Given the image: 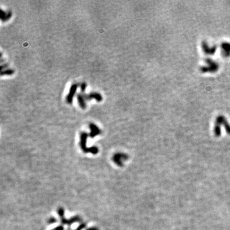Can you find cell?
Instances as JSON below:
<instances>
[{
    "label": "cell",
    "instance_id": "7",
    "mask_svg": "<svg viewBox=\"0 0 230 230\" xmlns=\"http://www.w3.org/2000/svg\"><path fill=\"white\" fill-rule=\"evenodd\" d=\"M89 127L91 129V133H89V136L91 138H93L95 137L96 135H98L101 134V130L94 124L91 123L89 125Z\"/></svg>",
    "mask_w": 230,
    "mask_h": 230
},
{
    "label": "cell",
    "instance_id": "3",
    "mask_svg": "<svg viewBox=\"0 0 230 230\" xmlns=\"http://www.w3.org/2000/svg\"><path fill=\"white\" fill-rule=\"evenodd\" d=\"M77 87H78V84H74L71 86V87L69 89V92L68 93L67 97H66V102H67V103L68 104L72 103L73 101L74 97L75 95V93H76Z\"/></svg>",
    "mask_w": 230,
    "mask_h": 230
},
{
    "label": "cell",
    "instance_id": "13",
    "mask_svg": "<svg viewBox=\"0 0 230 230\" xmlns=\"http://www.w3.org/2000/svg\"><path fill=\"white\" fill-rule=\"evenodd\" d=\"M55 221H56V220L54 219V218H51V220H50V221L51 223V222H52V223H53V222H55Z\"/></svg>",
    "mask_w": 230,
    "mask_h": 230
},
{
    "label": "cell",
    "instance_id": "6",
    "mask_svg": "<svg viewBox=\"0 0 230 230\" xmlns=\"http://www.w3.org/2000/svg\"><path fill=\"white\" fill-rule=\"evenodd\" d=\"M83 95L86 100H91L92 99H95L96 101L98 102H101L102 100L103 97L100 93L93 92L89 93L88 94H86L85 93H83Z\"/></svg>",
    "mask_w": 230,
    "mask_h": 230
},
{
    "label": "cell",
    "instance_id": "10",
    "mask_svg": "<svg viewBox=\"0 0 230 230\" xmlns=\"http://www.w3.org/2000/svg\"><path fill=\"white\" fill-rule=\"evenodd\" d=\"M77 99L78 100V102L79 104V106L81 108L83 109H85L86 108V100L85 99L84 96L82 94H78L77 95Z\"/></svg>",
    "mask_w": 230,
    "mask_h": 230
},
{
    "label": "cell",
    "instance_id": "8",
    "mask_svg": "<svg viewBox=\"0 0 230 230\" xmlns=\"http://www.w3.org/2000/svg\"><path fill=\"white\" fill-rule=\"evenodd\" d=\"M221 53L224 57H228L230 54V44L228 43H223L221 44Z\"/></svg>",
    "mask_w": 230,
    "mask_h": 230
},
{
    "label": "cell",
    "instance_id": "12",
    "mask_svg": "<svg viewBox=\"0 0 230 230\" xmlns=\"http://www.w3.org/2000/svg\"><path fill=\"white\" fill-rule=\"evenodd\" d=\"M86 87H87V84L85 83H82L80 85V88L81 89V91L83 92V93H84V92H85Z\"/></svg>",
    "mask_w": 230,
    "mask_h": 230
},
{
    "label": "cell",
    "instance_id": "1",
    "mask_svg": "<svg viewBox=\"0 0 230 230\" xmlns=\"http://www.w3.org/2000/svg\"><path fill=\"white\" fill-rule=\"evenodd\" d=\"M89 135L86 132H82L80 136V146L85 153H91L93 154H96L99 152V149L96 147H87V140Z\"/></svg>",
    "mask_w": 230,
    "mask_h": 230
},
{
    "label": "cell",
    "instance_id": "9",
    "mask_svg": "<svg viewBox=\"0 0 230 230\" xmlns=\"http://www.w3.org/2000/svg\"><path fill=\"white\" fill-rule=\"evenodd\" d=\"M12 16V13L10 11L6 12L2 10H1V13H0V18L2 21H6L9 20Z\"/></svg>",
    "mask_w": 230,
    "mask_h": 230
},
{
    "label": "cell",
    "instance_id": "4",
    "mask_svg": "<svg viewBox=\"0 0 230 230\" xmlns=\"http://www.w3.org/2000/svg\"><path fill=\"white\" fill-rule=\"evenodd\" d=\"M127 159V155L123 153H118L115 154L113 157V161L118 166H123V161H125Z\"/></svg>",
    "mask_w": 230,
    "mask_h": 230
},
{
    "label": "cell",
    "instance_id": "11",
    "mask_svg": "<svg viewBox=\"0 0 230 230\" xmlns=\"http://www.w3.org/2000/svg\"><path fill=\"white\" fill-rule=\"evenodd\" d=\"M14 73V71L11 69H7L5 70H3L1 72V76L4 75H11Z\"/></svg>",
    "mask_w": 230,
    "mask_h": 230
},
{
    "label": "cell",
    "instance_id": "5",
    "mask_svg": "<svg viewBox=\"0 0 230 230\" xmlns=\"http://www.w3.org/2000/svg\"><path fill=\"white\" fill-rule=\"evenodd\" d=\"M201 47L203 52L206 54H213L215 52L216 50V46H210L206 41L202 42Z\"/></svg>",
    "mask_w": 230,
    "mask_h": 230
},
{
    "label": "cell",
    "instance_id": "2",
    "mask_svg": "<svg viewBox=\"0 0 230 230\" xmlns=\"http://www.w3.org/2000/svg\"><path fill=\"white\" fill-rule=\"evenodd\" d=\"M206 65L201 66L200 71L202 73H214L216 72L218 69V65L215 61L212 59L207 58L205 59Z\"/></svg>",
    "mask_w": 230,
    "mask_h": 230
}]
</instances>
